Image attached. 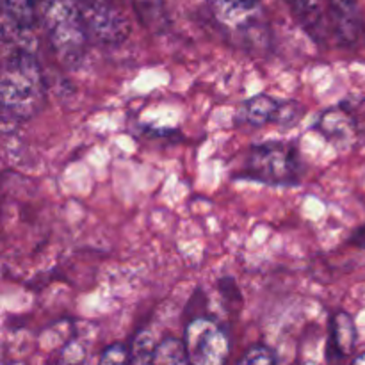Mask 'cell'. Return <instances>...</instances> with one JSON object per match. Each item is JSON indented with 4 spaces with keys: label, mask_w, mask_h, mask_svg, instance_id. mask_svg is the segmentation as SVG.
<instances>
[{
    "label": "cell",
    "mask_w": 365,
    "mask_h": 365,
    "mask_svg": "<svg viewBox=\"0 0 365 365\" xmlns=\"http://www.w3.org/2000/svg\"><path fill=\"white\" fill-rule=\"evenodd\" d=\"M0 98L6 123H24L43 107L45 78L32 46L4 45Z\"/></svg>",
    "instance_id": "6da1fadb"
},
{
    "label": "cell",
    "mask_w": 365,
    "mask_h": 365,
    "mask_svg": "<svg viewBox=\"0 0 365 365\" xmlns=\"http://www.w3.org/2000/svg\"><path fill=\"white\" fill-rule=\"evenodd\" d=\"M36 16L61 63L73 70L82 63L88 29L73 0H34Z\"/></svg>",
    "instance_id": "7a4b0ae2"
},
{
    "label": "cell",
    "mask_w": 365,
    "mask_h": 365,
    "mask_svg": "<svg viewBox=\"0 0 365 365\" xmlns=\"http://www.w3.org/2000/svg\"><path fill=\"white\" fill-rule=\"evenodd\" d=\"M303 170L305 166L294 145L269 141L252 146L241 177L267 185H299Z\"/></svg>",
    "instance_id": "3957f363"
},
{
    "label": "cell",
    "mask_w": 365,
    "mask_h": 365,
    "mask_svg": "<svg viewBox=\"0 0 365 365\" xmlns=\"http://www.w3.org/2000/svg\"><path fill=\"white\" fill-rule=\"evenodd\" d=\"M184 346L191 365H227L230 355L228 335L205 317H196L185 327Z\"/></svg>",
    "instance_id": "277c9868"
},
{
    "label": "cell",
    "mask_w": 365,
    "mask_h": 365,
    "mask_svg": "<svg viewBox=\"0 0 365 365\" xmlns=\"http://www.w3.org/2000/svg\"><path fill=\"white\" fill-rule=\"evenodd\" d=\"M303 116V107L294 100H278L269 95L252 96L245 100L239 109V123L250 125V127H264L267 123H277L284 128H291L298 123Z\"/></svg>",
    "instance_id": "5b68a950"
},
{
    "label": "cell",
    "mask_w": 365,
    "mask_h": 365,
    "mask_svg": "<svg viewBox=\"0 0 365 365\" xmlns=\"http://www.w3.org/2000/svg\"><path fill=\"white\" fill-rule=\"evenodd\" d=\"M84 20L88 36L102 43H118L127 36L123 16L113 7L110 0H73Z\"/></svg>",
    "instance_id": "8992f818"
},
{
    "label": "cell",
    "mask_w": 365,
    "mask_h": 365,
    "mask_svg": "<svg viewBox=\"0 0 365 365\" xmlns=\"http://www.w3.org/2000/svg\"><path fill=\"white\" fill-rule=\"evenodd\" d=\"M0 4L4 45L32 46V31L38 20L34 0H0Z\"/></svg>",
    "instance_id": "52a82bcc"
},
{
    "label": "cell",
    "mask_w": 365,
    "mask_h": 365,
    "mask_svg": "<svg viewBox=\"0 0 365 365\" xmlns=\"http://www.w3.org/2000/svg\"><path fill=\"white\" fill-rule=\"evenodd\" d=\"M328 24L344 45H355L364 31L359 0H324Z\"/></svg>",
    "instance_id": "ba28073f"
},
{
    "label": "cell",
    "mask_w": 365,
    "mask_h": 365,
    "mask_svg": "<svg viewBox=\"0 0 365 365\" xmlns=\"http://www.w3.org/2000/svg\"><path fill=\"white\" fill-rule=\"evenodd\" d=\"M317 132L324 135L330 143L337 146H346L351 143L356 134V120L346 107H334L321 114L316 123Z\"/></svg>",
    "instance_id": "9c48e42d"
},
{
    "label": "cell",
    "mask_w": 365,
    "mask_h": 365,
    "mask_svg": "<svg viewBox=\"0 0 365 365\" xmlns=\"http://www.w3.org/2000/svg\"><path fill=\"white\" fill-rule=\"evenodd\" d=\"M209 4L217 20L232 29L252 24L260 11V0H209Z\"/></svg>",
    "instance_id": "30bf717a"
},
{
    "label": "cell",
    "mask_w": 365,
    "mask_h": 365,
    "mask_svg": "<svg viewBox=\"0 0 365 365\" xmlns=\"http://www.w3.org/2000/svg\"><path fill=\"white\" fill-rule=\"evenodd\" d=\"M292 13L312 38L323 39L327 32V6L324 0H287Z\"/></svg>",
    "instance_id": "8fae6325"
},
{
    "label": "cell",
    "mask_w": 365,
    "mask_h": 365,
    "mask_svg": "<svg viewBox=\"0 0 365 365\" xmlns=\"http://www.w3.org/2000/svg\"><path fill=\"white\" fill-rule=\"evenodd\" d=\"M356 328L351 316L346 312H339L330 321V351L337 353V356L349 355L355 348Z\"/></svg>",
    "instance_id": "7c38bea8"
},
{
    "label": "cell",
    "mask_w": 365,
    "mask_h": 365,
    "mask_svg": "<svg viewBox=\"0 0 365 365\" xmlns=\"http://www.w3.org/2000/svg\"><path fill=\"white\" fill-rule=\"evenodd\" d=\"M157 342L148 330H141L130 342V365H153Z\"/></svg>",
    "instance_id": "4fadbf2b"
},
{
    "label": "cell",
    "mask_w": 365,
    "mask_h": 365,
    "mask_svg": "<svg viewBox=\"0 0 365 365\" xmlns=\"http://www.w3.org/2000/svg\"><path fill=\"white\" fill-rule=\"evenodd\" d=\"M153 365H191L184 342L177 341L173 337L164 339L163 342H159Z\"/></svg>",
    "instance_id": "5bb4252c"
},
{
    "label": "cell",
    "mask_w": 365,
    "mask_h": 365,
    "mask_svg": "<svg viewBox=\"0 0 365 365\" xmlns=\"http://www.w3.org/2000/svg\"><path fill=\"white\" fill-rule=\"evenodd\" d=\"M88 359V348L81 339H70L57 355V365H82Z\"/></svg>",
    "instance_id": "9a60e30c"
},
{
    "label": "cell",
    "mask_w": 365,
    "mask_h": 365,
    "mask_svg": "<svg viewBox=\"0 0 365 365\" xmlns=\"http://www.w3.org/2000/svg\"><path fill=\"white\" fill-rule=\"evenodd\" d=\"M237 365H280L277 355L266 346H253L242 355Z\"/></svg>",
    "instance_id": "2e32d148"
},
{
    "label": "cell",
    "mask_w": 365,
    "mask_h": 365,
    "mask_svg": "<svg viewBox=\"0 0 365 365\" xmlns=\"http://www.w3.org/2000/svg\"><path fill=\"white\" fill-rule=\"evenodd\" d=\"M98 365H130V353L125 344H113L100 353Z\"/></svg>",
    "instance_id": "e0dca14e"
},
{
    "label": "cell",
    "mask_w": 365,
    "mask_h": 365,
    "mask_svg": "<svg viewBox=\"0 0 365 365\" xmlns=\"http://www.w3.org/2000/svg\"><path fill=\"white\" fill-rule=\"evenodd\" d=\"M135 9H138L139 16L145 18L146 24L157 25L163 16V7H160V0H134Z\"/></svg>",
    "instance_id": "ac0fdd59"
},
{
    "label": "cell",
    "mask_w": 365,
    "mask_h": 365,
    "mask_svg": "<svg viewBox=\"0 0 365 365\" xmlns=\"http://www.w3.org/2000/svg\"><path fill=\"white\" fill-rule=\"evenodd\" d=\"M349 241H351V245L356 246V248L365 250V223L362 225V227H359L355 232H353V235Z\"/></svg>",
    "instance_id": "d6986e66"
},
{
    "label": "cell",
    "mask_w": 365,
    "mask_h": 365,
    "mask_svg": "<svg viewBox=\"0 0 365 365\" xmlns=\"http://www.w3.org/2000/svg\"><path fill=\"white\" fill-rule=\"evenodd\" d=\"M353 365H365V353H364V355H360L359 359H356L355 362H353Z\"/></svg>",
    "instance_id": "ffe728a7"
},
{
    "label": "cell",
    "mask_w": 365,
    "mask_h": 365,
    "mask_svg": "<svg viewBox=\"0 0 365 365\" xmlns=\"http://www.w3.org/2000/svg\"><path fill=\"white\" fill-rule=\"evenodd\" d=\"M303 365H317V364H310V362H309V364H303Z\"/></svg>",
    "instance_id": "44dd1931"
}]
</instances>
